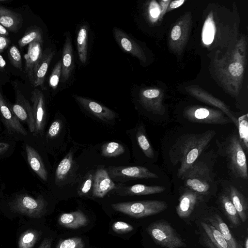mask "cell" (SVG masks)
<instances>
[{"label": "cell", "instance_id": "cell-43", "mask_svg": "<svg viewBox=\"0 0 248 248\" xmlns=\"http://www.w3.org/2000/svg\"><path fill=\"white\" fill-rule=\"evenodd\" d=\"M181 31L180 26L175 25L171 30V37L173 40H178L181 36Z\"/></svg>", "mask_w": 248, "mask_h": 248}, {"label": "cell", "instance_id": "cell-38", "mask_svg": "<svg viewBox=\"0 0 248 248\" xmlns=\"http://www.w3.org/2000/svg\"><path fill=\"white\" fill-rule=\"evenodd\" d=\"M112 228L114 232L118 234L128 233L134 229L131 224L122 221H116L113 223Z\"/></svg>", "mask_w": 248, "mask_h": 248}, {"label": "cell", "instance_id": "cell-32", "mask_svg": "<svg viewBox=\"0 0 248 248\" xmlns=\"http://www.w3.org/2000/svg\"><path fill=\"white\" fill-rule=\"evenodd\" d=\"M238 129L239 138L242 145L246 151L248 149V115L246 114L238 118Z\"/></svg>", "mask_w": 248, "mask_h": 248}, {"label": "cell", "instance_id": "cell-37", "mask_svg": "<svg viewBox=\"0 0 248 248\" xmlns=\"http://www.w3.org/2000/svg\"><path fill=\"white\" fill-rule=\"evenodd\" d=\"M62 74V61H59L55 65L49 79L50 86L56 89L58 85Z\"/></svg>", "mask_w": 248, "mask_h": 248}, {"label": "cell", "instance_id": "cell-30", "mask_svg": "<svg viewBox=\"0 0 248 248\" xmlns=\"http://www.w3.org/2000/svg\"><path fill=\"white\" fill-rule=\"evenodd\" d=\"M136 138L139 146L145 156L150 158H154L153 149L145 134L143 126H140L138 129Z\"/></svg>", "mask_w": 248, "mask_h": 248}, {"label": "cell", "instance_id": "cell-24", "mask_svg": "<svg viewBox=\"0 0 248 248\" xmlns=\"http://www.w3.org/2000/svg\"><path fill=\"white\" fill-rule=\"evenodd\" d=\"M120 188L118 194L121 195H150L161 193L166 189V188L162 186H148L142 184H136Z\"/></svg>", "mask_w": 248, "mask_h": 248}, {"label": "cell", "instance_id": "cell-9", "mask_svg": "<svg viewBox=\"0 0 248 248\" xmlns=\"http://www.w3.org/2000/svg\"><path fill=\"white\" fill-rule=\"evenodd\" d=\"M73 96L85 109L104 122L112 121L116 117V113L111 109L95 101L77 95Z\"/></svg>", "mask_w": 248, "mask_h": 248}, {"label": "cell", "instance_id": "cell-13", "mask_svg": "<svg viewBox=\"0 0 248 248\" xmlns=\"http://www.w3.org/2000/svg\"><path fill=\"white\" fill-rule=\"evenodd\" d=\"M42 44L39 42L29 44L27 53L24 55L25 71L30 82L32 80L33 72L43 56Z\"/></svg>", "mask_w": 248, "mask_h": 248}, {"label": "cell", "instance_id": "cell-27", "mask_svg": "<svg viewBox=\"0 0 248 248\" xmlns=\"http://www.w3.org/2000/svg\"><path fill=\"white\" fill-rule=\"evenodd\" d=\"M220 202L228 219L234 226H237L240 223V220L237 212L230 198L225 195L220 197Z\"/></svg>", "mask_w": 248, "mask_h": 248}, {"label": "cell", "instance_id": "cell-21", "mask_svg": "<svg viewBox=\"0 0 248 248\" xmlns=\"http://www.w3.org/2000/svg\"><path fill=\"white\" fill-rule=\"evenodd\" d=\"M25 150L28 162L31 169L43 180L46 181L47 172L39 154L28 144L25 146Z\"/></svg>", "mask_w": 248, "mask_h": 248}, {"label": "cell", "instance_id": "cell-22", "mask_svg": "<svg viewBox=\"0 0 248 248\" xmlns=\"http://www.w3.org/2000/svg\"><path fill=\"white\" fill-rule=\"evenodd\" d=\"M209 224L217 229L224 237L230 248H243L233 236L229 228L218 215H215L209 218Z\"/></svg>", "mask_w": 248, "mask_h": 248}, {"label": "cell", "instance_id": "cell-45", "mask_svg": "<svg viewBox=\"0 0 248 248\" xmlns=\"http://www.w3.org/2000/svg\"><path fill=\"white\" fill-rule=\"evenodd\" d=\"M52 242V238H46L43 240L38 248H51Z\"/></svg>", "mask_w": 248, "mask_h": 248}, {"label": "cell", "instance_id": "cell-42", "mask_svg": "<svg viewBox=\"0 0 248 248\" xmlns=\"http://www.w3.org/2000/svg\"><path fill=\"white\" fill-rule=\"evenodd\" d=\"M150 13L151 16L153 18L157 17L160 13L158 6L155 1H152L150 4Z\"/></svg>", "mask_w": 248, "mask_h": 248}, {"label": "cell", "instance_id": "cell-19", "mask_svg": "<svg viewBox=\"0 0 248 248\" xmlns=\"http://www.w3.org/2000/svg\"><path fill=\"white\" fill-rule=\"evenodd\" d=\"M22 23L23 18L20 14L0 6V24L7 31H17Z\"/></svg>", "mask_w": 248, "mask_h": 248}, {"label": "cell", "instance_id": "cell-39", "mask_svg": "<svg viewBox=\"0 0 248 248\" xmlns=\"http://www.w3.org/2000/svg\"><path fill=\"white\" fill-rule=\"evenodd\" d=\"M93 174L89 173L80 186L78 190V194L81 196L87 194L91 189L93 185Z\"/></svg>", "mask_w": 248, "mask_h": 248}, {"label": "cell", "instance_id": "cell-14", "mask_svg": "<svg viewBox=\"0 0 248 248\" xmlns=\"http://www.w3.org/2000/svg\"><path fill=\"white\" fill-rule=\"evenodd\" d=\"M0 113L8 129L12 132L26 135L27 132L18 119L13 112L11 107L5 101L0 93Z\"/></svg>", "mask_w": 248, "mask_h": 248}, {"label": "cell", "instance_id": "cell-49", "mask_svg": "<svg viewBox=\"0 0 248 248\" xmlns=\"http://www.w3.org/2000/svg\"><path fill=\"white\" fill-rule=\"evenodd\" d=\"M6 62L0 54V67L3 68L5 66Z\"/></svg>", "mask_w": 248, "mask_h": 248}, {"label": "cell", "instance_id": "cell-44", "mask_svg": "<svg viewBox=\"0 0 248 248\" xmlns=\"http://www.w3.org/2000/svg\"><path fill=\"white\" fill-rule=\"evenodd\" d=\"M9 43L10 40L9 38L6 36L0 35V53L7 47Z\"/></svg>", "mask_w": 248, "mask_h": 248}, {"label": "cell", "instance_id": "cell-23", "mask_svg": "<svg viewBox=\"0 0 248 248\" xmlns=\"http://www.w3.org/2000/svg\"><path fill=\"white\" fill-rule=\"evenodd\" d=\"M113 33L117 44L124 50L139 58L141 57L140 50L127 34L116 27L113 28Z\"/></svg>", "mask_w": 248, "mask_h": 248}, {"label": "cell", "instance_id": "cell-8", "mask_svg": "<svg viewBox=\"0 0 248 248\" xmlns=\"http://www.w3.org/2000/svg\"><path fill=\"white\" fill-rule=\"evenodd\" d=\"M108 172L111 178L116 181H126L139 178H157V175L150 171L147 168L141 166L114 167L108 168Z\"/></svg>", "mask_w": 248, "mask_h": 248}, {"label": "cell", "instance_id": "cell-12", "mask_svg": "<svg viewBox=\"0 0 248 248\" xmlns=\"http://www.w3.org/2000/svg\"><path fill=\"white\" fill-rule=\"evenodd\" d=\"M116 188V185L104 168L98 169L93 177V196L102 198L108 193Z\"/></svg>", "mask_w": 248, "mask_h": 248}, {"label": "cell", "instance_id": "cell-25", "mask_svg": "<svg viewBox=\"0 0 248 248\" xmlns=\"http://www.w3.org/2000/svg\"><path fill=\"white\" fill-rule=\"evenodd\" d=\"M230 199L235 208L240 219L244 222L247 219L248 204L245 197L234 186H231Z\"/></svg>", "mask_w": 248, "mask_h": 248}, {"label": "cell", "instance_id": "cell-11", "mask_svg": "<svg viewBox=\"0 0 248 248\" xmlns=\"http://www.w3.org/2000/svg\"><path fill=\"white\" fill-rule=\"evenodd\" d=\"M11 108L17 118L26 123L30 131L34 132L35 121L31 106L20 93H17L16 102Z\"/></svg>", "mask_w": 248, "mask_h": 248}, {"label": "cell", "instance_id": "cell-3", "mask_svg": "<svg viewBox=\"0 0 248 248\" xmlns=\"http://www.w3.org/2000/svg\"><path fill=\"white\" fill-rule=\"evenodd\" d=\"M111 207L135 218H141L158 214L168 207L166 202L159 200H146L113 203Z\"/></svg>", "mask_w": 248, "mask_h": 248}, {"label": "cell", "instance_id": "cell-1", "mask_svg": "<svg viewBox=\"0 0 248 248\" xmlns=\"http://www.w3.org/2000/svg\"><path fill=\"white\" fill-rule=\"evenodd\" d=\"M216 134L213 130L202 133L186 134L179 137L169 150L171 162L180 164L177 176L181 178L185 171L196 162Z\"/></svg>", "mask_w": 248, "mask_h": 248}, {"label": "cell", "instance_id": "cell-16", "mask_svg": "<svg viewBox=\"0 0 248 248\" xmlns=\"http://www.w3.org/2000/svg\"><path fill=\"white\" fill-rule=\"evenodd\" d=\"M55 52L47 48L43 54L42 57L35 68L31 83L34 87L42 86L44 82L49 65L54 55Z\"/></svg>", "mask_w": 248, "mask_h": 248}, {"label": "cell", "instance_id": "cell-6", "mask_svg": "<svg viewBox=\"0 0 248 248\" xmlns=\"http://www.w3.org/2000/svg\"><path fill=\"white\" fill-rule=\"evenodd\" d=\"M46 205L47 203L42 197L34 198L26 194L18 196L10 203L12 211L37 218L45 214Z\"/></svg>", "mask_w": 248, "mask_h": 248}, {"label": "cell", "instance_id": "cell-40", "mask_svg": "<svg viewBox=\"0 0 248 248\" xmlns=\"http://www.w3.org/2000/svg\"><path fill=\"white\" fill-rule=\"evenodd\" d=\"M62 123L60 120L54 121L50 125L47 133L48 136L50 138L56 137L60 132Z\"/></svg>", "mask_w": 248, "mask_h": 248}, {"label": "cell", "instance_id": "cell-48", "mask_svg": "<svg viewBox=\"0 0 248 248\" xmlns=\"http://www.w3.org/2000/svg\"><path fill=\"white\" fill-rule=\"evenodd\" d=\"M0 35L7 37L9 35L8 31L0 24Z\"/></svg>", "mask_w": 248, "mask_h": 248}, {"label": "cell", "instance_id": "cell-20", "mask_svg": "<svg viewBox=\"0 0 248 248\" xmlns=\"http://www.w3.org/2000/svg\"><path fill=\"white\" fill-rule=\"evenodd\" d=\"M73 67L72 45L69 36L66 35L62 50L61 74L62 82H64L69 79Z\"/></svg>", "mask_w": 248, "mask_h": 248}, {"label": "cell", "instance_id": "cell-41", "mask_svg": "<svg viewBox=\"0 0 248 248\" xmlns=\"http://www.w3.org/2000/svg\"><path fill=\"white\" fill-rule=\"evenodd\" d=\"M229 71L232 76L238 77L243 73L244 68L243 66L240 63L235 62L232 63L229 65Z\"/></svg>", "mask_w": 248, "mask_h": 248}, {"label": "cell", "instance_id": "cell-7", "mask_svg": "<svg viewBox=\"0 0 248 248\" xmlns=\"http://www.w3.org/2000/svg\"><path fill=\"white\" fill-rule=\"evenodd\" d=\"M185 117L190 122L200 124H225L232 123L221 111L202 107L186 111Z\"/></svg>", "mask_w": 248, "mask_h": 248}, {"label": "cell", "instance_id": "cell-47", "mask_svg": "<svg viewBox=\"0 0 248 248\" xmlns=\"http://www.w3.org/2000/svg\"><path fill=\"white\" fill-rule=\"evenodd\" d=\"M10 145L5 142H0V153L5 152L9 147Z\"/></svg>", "mask_w": 248, "mask_h": 248}, {"label": "cell", "instance_id": "cell-46", "mask_svg": "<svg viewBox=\"0 0 248 248\" xmlns=\"http://www.w3.org/2000/svg\"><path fill=\"white\" fill-rule=\"evenodd\" d=\"M184 1V0H178L173 1L170 4V7L172 9L176 8L182 5Z\"/></svg>", "mask_w": 248, "mask_h": 248}, {"label": "cell", "instance_id": "cell-33", "mask_svg": "<svg viewBox=\"0 0 248 248\" xmlns=\"http://www.w3.org/2000/svg\"><path fill=\"white\" fill-rule=\"evenodd\" d=\"M33 42L43 43L42 32L38 29H34L27 32L19 40L18 43L19 46L23 47Z\"/></svg>", "mask_w": 248, "mask_h": 248}, {"label": "cell", "instance_id": "cell-17", "mask_svg": "<svg viewBox=\"0 0 248 248\" xmlns=\"http://www.w3.org/2000/svg\"><path fill=\"white\" fill-rule=\"evenodd\" d=\"M202 235L211 248H230L220 232L210 224L201 222Z\"/></svg>", "mask_w": 248, "mask_h": 248}, {"label": "cell", "instance_id": "cell-28", "mask_svg": "<svg viewBox=\"0 0 248 248\" xmlns=\"http://www.w3.org/2000/svg\"><path fill=\"white\" fill-rule=\"evenodd\" d=\"M41 233L35 230H28L20 235L18 248H32L40 237Z\"/></svg>", "mask_w": 248, "mask_h": 248}, {"label": "cell", "instance_id": "cell-18", "mask_svg": "<svg viewBox=\"0 0 248 248\" xmlns=\"http://www.w3.org/2000/svg\"><path fill=\"white\" fill-rule=\"evenodd\" d=\"M198 198V193L189 189L182 194L176 207V213L180 218H186L191 215Z\"/></svg>", "mask_w": 248, "mask_h": 248}, {"label": "cell", "instance_id": "cell-10", "mask_svg": "<svg viewBox=\"0 0 248 248\" xmlns=\"http://www.w3.org/2000/svg\"><path fill=\"white\" fill-rule=\"evenodd\" d=\"M31 106L35 121L36 134L41 133L45 124V102L43 93L38 89L32 91L31 96Z\"/></svg>", "mask_w": 248, "mask_h": 248}, {"label": "cell", "instance_id": "cell-31", "mask_svg": "<svg viewBox=\"0 0 248 248\" xmlns=\"http://www.w3.org/2000/svg\"><path fill=\"white\" fill-rule=\"evenodd\" d=\"M124 151L123 145L114 141L106 143L101 147L102 155L108 157L118 156L124 153Z\"/></svg>", "mask_w": 248, "mask_h": 248}, {"label": "cell", "instance_id": "cell-50", "mask_svg": "<svg viewBox=\"0 0 248 248\" xmlns=\"http://www.w3.org/2000/svg\"><path fill=\"white\" fill-rule=\"evenodd\" d=\"M244 247L245 248H248V239L247 237L245 241Z\"/></svg>", "mask_w": 248, "mask_h": 248}, {"label": "cell", "instance_id": "cell-34", "mask_svg": "<svg viewBox=\"0 0 248 248\" xmlns=\"http://www.w3.org/2000/svg\"><path fill=\"white\" fill-rule=\"evenodd\" d=\"M215 28L214 22L210 17L207 19L202 30V41L206 45L210 44L213 41Z\"/></svg>", "mask_w": 248, "mask_h": 248}, {"label": "cell", "instance_id": "cell-15", "mask_svg": "<svg viewBox=\"0 0 248 248\" xmlns=\"http://www.w3.org/2000/svg\"><path fill=\"white\" fill-rule=\"evenodd\" d=\"M59 224L70 229H77L87 226L89 223L88 217L80 210L62 214L58 218Z\"/></svg>", "mask_w": 248, "mask_h": 248}, {"label": "cell", "instance_id": "cell-36", "mask_svg": "<svg viewBox=\"0 0 248 248\" xmlns=\"http://www.w3.org/2000/svg\"><path fill=\"white\" fill-rule=\"evenodd\" d=\"M8 56L11 63L14 67L20 70L22 69L21 54L16 46H13L9 48Z\"/></svg>", "mask_w": 248, "mask_h": 248}, {"label": "cell", "instance_id": "cell-5", "mask_svg": "<svg viewBox=\"0 0 248 248\" xmlns=\"http://www.w3.org/2000/svg\"><path fill=\"white\" fill-rule=\"evenodd\" d=\"M181 178L185 186L193 191L205 194L209 191L211 182L210 171L202 162H194Z\"/></svg>", "mask_w": 248, "mask_h": 248}, {"label": "cell", "instance_id": "cell-2", "mask_svg": "<svg viewBox=\"0 0 248 248\" xmlns=\"http://www.w3.org/2000/svg\"><path fill=\"white\" fill-rule=\"evenodd\" d=\"M220 154L226 157L229 169L236 177H248L246 156L239 136L233 134L219 145Z\"/></svg>", "mask_w": 248, "mask_h": 248}, {"label": "cell", "instance_id": "cell-35", "mask_svg": "<svg viewBox=\"0 0 248 248\" xmlns=\"http://www.w3.org/2000/svg\"><path fill=\"white\" fill-rule=\"evenodd\" d=\"M85 243L80 237H74L60 240L56 248H84Z\"/></svg>", "mask_w": 248, "mask_h": 248}, {"label": "cell", "instance_id": "cell-29", "mask_svg": "<svg viewBox=\"0 0 248 248\" xmlns=\"http://www.w3.org/2000/svg\"><path fill=\"white\" fill-rule=\"evenodd\" d=\"M73 164L72 153L70 152L59 163L55 172V180L60 181L68 174Z\"/></svg>", "mask_w": 248, "mask_h": 248}, {"label": "cell", "instance_id": "cell-4", "mask_svg": "<svg viewBox=\"0 0 248 248\" xmlns=\"http://www.w3.org/2000/svg\"><path fill=\"white\" fill-rule=\"evenodd\" d=\"M151 237L157 245L165 248H179L186 246L183 240L168 222L157 220L146 228Z\"/></svg>", "mask_w": 248, "mask_h": 248}, {"label": "cell", "instance_id": "cell-26", "mask_svg": "<svg viewBox=\"0 0 248 248\" xmlns=\"http://www.w3.org/2000/svg\"><path fill=\"white\" fill-rule=\"evenodd\" d=\"M88 28L82 26L78 31L77 37V48L80 61L85 63L87 58Z\"/></svg>", "mask_w": 248, "mask_h": 248}]
</instances>
